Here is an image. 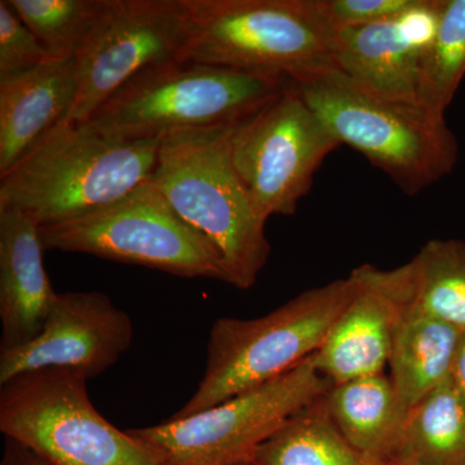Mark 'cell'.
Here are the masks:
<instances>
[{"label": "cell", "mask_w": 465, "mask_h": 465, "mask_svg": "<svg viewBox=\"0 0 465 465\" xmlns=\"http://www.w3.org/2000/svg\"><path fill=\"white\" fill-rule=\"evenodd\" d=\"M162 137L122 140L64 121L0 176V207L42 226L84 216L149 182Z\"/></svg>", "instance_id": "cell-1"}, {"label": "cell", "mask_w": 465, "mask_h": 465, "mask_svg": "<svg viewBox=\"0 0 465 465\" xmlns=\"http://www.w3.org/2000/svg\"><path fill=\"white\" fill-rule=\"evenodd\" d=\"M291 84L341 145L361 153L405 194H419L454 170L458 142L445 116L376 96L333 65Z\"/></svg>", "instance_id": "cell-2"}, {"label": "cell", "mask_w": 465, "mask_h": 465, "mask_svg": "<svg viewBox=\"0 0 465 465\" xmlns=\"http://www.w3.org/2000/svg\"><path fill=\"white\" fill-rule=\"evenodd\" d=\"M235 124V122H234ZM177 131L162 137L150 183L177 215L216 247L229 284L251 289L268 262L265 220L232 166V124Z\"/></svg>", "instance_id": "cell-3"}, {"label": "cell", "mask_w": 465, "mask_h": 465, "mask_svg": "<svg viewBox=\"0 0 465 465\" xmlns=\"http://www.w3.org/2000/svg\"><path fill=\"white\" fill-rule=\"evenodd\" d=\"M354 292L351 273L304 291L265 316L217 320L200 385L171 419L204 411L295 369L320 351Z\"/></svg>", "instance_id": "cell-4"}, {"label": "cell", "mask_w": 465, "mask_h": 465, "mask_svg": "<svg viewBox=\"0 0 465 465\" xmlns=\"http://www.w3.org/2000/svg\"><path fill=\"white\" fill-rule=\"evenodd\" d=\"M179 61L292 81L331 66L336 32L317 0H185Z\"/></svg>", "instance_id": "cell-5"}, {"label": "cell", "mask_w": 465, "mask_h": 465, "mask_svg": "<svg viewBox=\"0 0 465 465\" xmlns=\"http://www.w3.org/2000/svg\"><path fill=\"white\" fill-rule=\"evenodd\" d=\"M290 79L170 61L143 70L84 122L122 140L231 124L281 94Z\"/></svg>", "instance_id": "cell-6"}, {"label": "cell", "mask_w": 465, "mask_h": 465, "mask_svg": "<svg viewBox=\"0 0 465 465\" xmlns=\"http://www.w3.org/2000/svg\"><path fill=\"white\" fill-rule=\"evenodd\" d=\"M87 381L57 367L15 376L0 385V430L54 465H161L94 409Z\"/></svg>", "instance_id": "cell-7"}, {"label": "cell", "mask_w": 465, "mask_h": 465, "mask_svg": "<svg viewBox=\"0 0 465 465\" xmlns=\"http://www.w3.org/2000/svg\"><path fill=\"white\" fill-rule=\"evenodd\" d=\"M43 249L87 253L185 278L229 283L216 247L146 182L124 198L69 222L39 228Z\"/></svg>", "instance_id": "cell-8"}, {"label": "cell", "mask_w": 465, "mask_h": 465, "mask_svg": "<svg viewBox=\"0 0 465 465\" xmlns=\"http://www.w3.org/2000/svg\"><path fill=\"white\" fill-rule=\"evenodd\" d=\"M332 385L311 356L287 374L204 411L127 432L145 443L161 465L251 464L265 440Z\"/></svg>", "instance_id": "cell-9"}, {"label": "cell", "mask_w": 465, "mask_h": 465, "mask_svg": "<svg viewBox=\"0 0 465 465\" xmlns=\"http://www.w3.org/2000/svg\"><path fill=\"white\" fill-rule=\"evenodd\" d=\"M336 140L292 84L235 122L232 166L260 217L293 215Z\"/></svg>", "instance_id": "cell-10"}, {"label": "cell", "mask_w": 465, "mask_h": 465, "mask_svg": "<svg viewBox=\"0 0 465 465\" xmlns=\"http://www.w3.org/2000/svg\"><path fill=\"white\" fill-rule=\"evenodd\" d=\"M186 34L185 0H106L75 58L78 91L66 121L84 124L143 70L179 61Z\"/></svg>", "instance_id": "cell-11"}, {"label": "cell", "mask_w": 465, "mask_h": 465, "mask_svg": "<svg viewBox=\"0 0 465 465\" xmlns=\"http://www.w3.org/2000/svg\"><path fill=\"white\" fill-rule=\"evenodd\" d=\"M351 273L356 292L313 354L318 371L333 385L384 372L401 324L415 302L410 262L388 271L363 264Z\"/></svg>", "instance_id": "cell-12"}, {"label": "cell", "mask_w": 465, "mask_h": 465, "mask_svg": "<svg viewBox=\"0 0 465 465\" xmlns=\"http://www.w3.org/2000/svg\"><path fill=\"white\" fill-rule=\"evenodd\" d=\"M133 339V321L105 293H57L42 332L24 347L0 351V385L48 367L90 381L115 365Z\"/></svg>", "instance_id": "cell-13"}, {"label": "cell", "mask_w": 465, "mask_h": 465, "mask_svg": "<svg viewBox=\"0 0 465 465\" xmlns=\"http://www.w3.org/2000/svg\"><path fill=\"white\" fill-rule=\"evenodd\" d=\"M442 7L443 0H418L393 20L336 32L333 66L376 96L418 104L421 57Z\"/></svg>", "instance_id": "cell-14"}, {"label": "cell", "mask_w": 465, "mask_h": 465, "mask_svg": "<svg viewBox=\"0 0 465 465\" xmlns=\"http://www.w3.org/2000/svg\"><path fill=\"white\" fill-rule=\"evenodd\" d=\"M39 225L0 207V351L24 347L42 332L57 293L43 265Z\"/></svg>", "instance_id": "cell-15"}, {"label": "cell", "mask_w": 465, "mask_h": 465, "mask_svg": "<svg viewBox=\"0 0 465 465\" xmlns=\"http://www.w3.org/2000/svg\"><path fill=\"white\" fill-rule=\"evenodd\" d=\"M76 91L75 60H47L0 76V176L66 121Z\"/></svg>", "instance_id": "cell-16"}, {"label": "cell", "mask_w": 465, "mask_h": 465, "mask_svg": "<svg viewBox=\"0 0 465 465\" xmlns=\"http://www.w3.org/2000/svg\"><path fill=\"white\" fill-rule=\"evenodd\" d=\"M323 403L351 446L379 460L393 461L410 409L390 376L381 372L332 385Z\"/></svg>", "instance_id": "cell-17"}, {"label": "cell", "mask_w": 465, "mask_h": 465, "mask_svg": "<svg viewBox=\"0 0 465 465\" xmlns=\"http://www.w3.org/2000/svg\"><path fill=\"white\" fill-rule=\"evenodd\" d=\"M461 333L415 305L407 314L388 367L394 390L409 409L449 381Z\"/></svg>", "instance_id": "cell-18"}, {"label": "cell", "mask_w": 465, "mask_h": 465, "mask_svg": "<svg viewBox=\"0 0 465 465\" xmlns=\"http://www.w3.org/2000/svg\"><path fill=\"white\" fill-rule=\"evenodd\" d=\"M391 463L465 465V401L450 379L410 409Z\"/></svg>", "instance_id": "cell-19"}, {"label": "cell", "mask_w": 465, "mask_h": 465, "mask_svg": "<svg viewBox=\"0 0 465 465\" xmlns=\"http://www.w3.org/2000/svg\"><path fill=\"white\" fill-rule=\"evenodd\" d=\"M323 397L291 416L260 446L251 465H391L348 442L327 414Z\"/></svg>", "instance_id": "cell-20"}, {"label": "cell", "mask_w": 465, "mask_h": 465, "mask_svg": "<svg viewBox=\"0 0 465 465\" xmlns=\"http://www.w3.org/2000/svg\"><path fill=\"white\" fill-rule=\"evenodd\" d=\"M416 308L465 332V243L432 240L411 260Z\"/></svg>", "instance_id": "cell-21"}, {"label": "cell", "mask_w": 465, "mask_h": 465, "mask_svg": "<svg viewBox=\"0 0 465 465\" xmlns=\"http://www.w3.org/2000/svg\"><path fill=\"white\" fill-rule=\"evenodd\" d=\"M465 76V0H443L436 35L421 57L418 104L445 116Z\"/></svg>", "instance_id": "cell-22"}, {"label": "cell", "mask_w": 465, "mask_h": 465, "mask_svg": "<svg viewBox=\"0 0 465 465\" xmlns=\"http://www.w3.org/2000/svg\"><path fill=\"white\" fill-rule=\"evenodd\" d=\"M52 60H75L105 9L106 0H7Z\"/></svg>", "instance_id": "cell-23"}, {"label": "cell", "mask_w": 465, "mask_h": 465, "mask_svg": "<svg viewBox=\"0 0 465 465\" xmlns=\"http://www.w3.org/2000/svg\"><path fill=\"white\" fill-rule=\"evenodd\" d=\"M52 60L32 30L0 0V76L17 74Z\"/></svg>", "instance_id": "cell-24"}, {"label": "cell", "mask_w": 465, "mask_h": 465, "mask_svg": "<svg viewBox=\"0 0 465 465\" xmlns=\"http://www.w3.org/2000/svg\"><path fill=\"white\" fill-rule=\"evenodd\" d=\"M418 0H317L318 9L335 32L393 20Z\"/></svg>", "instance_id": "cell-25"}, {"label": "cell", "mask_w": 465, "mask_h": 465, "mask_svg": "<svg viewBox=\"0 0 465 465\" xmlns=\"http://www.w3.org/2000/svg\"><path fill=\"white\" fill-rule=\"evenodd\" d=\"M0 465H54L16 440L5 437V454Z\"/></svg>", "instance_id": "cell-26"}, {"label": "cell", "mask_w": 465, "mask_h": 465, "mask_svg": "<svg viewBox=\"0 0 465 465\" xmlns=\"http://www.w3.org/2000/svg\"><path fill=\"white\" fill-rule=\"evenodd\" d=\"M450 381L465 401V332L461 333L460 341H459Z\"/></svg>", "instance_id": "cell-27"}, {"label": "cell", "mask_w": 465, "mask_h": 465, "mask_svg": "<svg viewBox=\"0 0 465 465\" xmlns=\"http://www.w3.org/2000/svg\"><path fill=\"white\" fill-rule=\"evenodd\" d=\"M391 465H412V464L391 463Z\"/></svg>", "instance_id": "cell-28"}, {"label": "cell", "mask_w": 465, "mask_h": 465, "mask_svg": "<svg viewBox=\"0 0 465 465\" xmlns=\"http://www.w3.org/2000/svg\"><path fill=\"white\" fill-rule=\"evenodd\" d=\"M242 465H251V464H242Z\"/></svg>", "instance_id": "cell-29"}]
</instances>
